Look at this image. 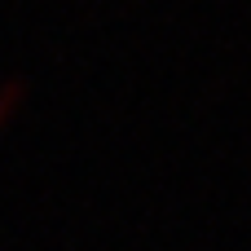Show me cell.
I'll return each instance as SVG.
<instances>
[{"label": "cell", "mask_w": 251, "mask_h": 251, "mask_svg": "<svg viewBox=\"0 0 251 251\" xmlns=\"http://www.w3.org/2000/svg\"><path fill=\"white\" fill-rule=\"evenodd\" d=\"M26 97H31V84L22 79V75H9V79H0V132L26 110Z\"/></svg>", "instance_id": "cell-1"}]
</instances>
